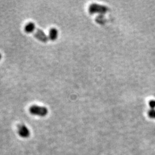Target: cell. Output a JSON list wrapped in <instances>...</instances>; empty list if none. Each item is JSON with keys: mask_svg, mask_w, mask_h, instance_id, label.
Instances as JSON below:
<instances>
[{"mask_svg": "<svg viewBox=\"0 0 155 155\" xmlns=\"http://www.w3.org/2000/svg\"><path fill=\"white\" fill-rule=\"evenodd\" d=\"M35 30H36V25L35 23L33 22H28L25 26V28H24L25 31L28 33H33Z\"/></svg>", "mask_w": 155, "mask_h": 155, "instance_id": "obj_5", "label": "cell"}, {"mask_svg": "<svg viewBox=\"0 0 155 155\" xmlns=\"http://www.w3.org/2000/svg\"><path fill=\"white\" fill-rule=\"evenodd\" d=\"M58 30L55 28H52L49 31V39L52 41H55L58 37Z\"/></svg>", "mask_w": 155, "mask_h": 155, "instance_id": "obj_4", "label": "cell"}, {"mask_svg": "<svg viewBox=\"0 0 155 155\" xmlns=\"http://www.w3.org/2000/svg\"><path fill=\"white\" fill-rule=\"evenodd\" d=\"M2 58V55H1V54L0 53V60H1V59Z\"/></svg>", "mask_w": 155, "mask_h": 155, "instance_id": "obj_6", "label": "cell"}, {"mask_svg": "<svg viewBox=\"0 0 155 155\" xmlns=\"http://www.w3.org/2000/svg\"><path fill=\"white\" fill-rule=\"evenodd\" d=\"M30 113L34 116L39 117H45L47 115L48 111V109L44 106H40L38 105H32L30 108Z\"/></svg>", "mask_w": 155, "mask_h": 155, "instance_id": "obj_1", "label": "cell"}, {"mask_svg": "<svg viewBox=\"0 0 155 155\" xmlns=\"http://www.w3.org/2000/svg\"><path fill=\"white\" fill-rule=\"evenodd\" d=\"M17 132L19 136L22 138H28L30 134V129L27 126L22 124H19L17 126Z\"/></svg>", "mask_w": 155, "mask_h": 155, "instance_id": "obj_2", "label": "cell"}, {"mask_svg": "<svg viewBox=\"0 0 155 155\" xmlns=\"http://www.w3.org/2000/svg\"><path fill=\"white\" fill-rule=\"evenodd\" d=\"M34 36L37 40L43 43H47L49 39V37L46 35L44 32L40 29L36 30L34 33Z\"/></svg>", "mask_w": 155, "mask_h": 155, "instance_id": "obj_3", "label": "cell"}]
</instances>
